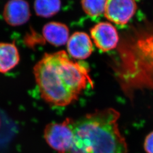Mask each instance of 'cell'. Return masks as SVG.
Returning a JSON list of instances; mask_svg holds the SVG:
<instances>
[{
  "label": "cell",
  "instance_id": "10",
  "mask_svg": "<svg viewBox=\"0 0 153 153\" xmlns=\"http://www.w3.org/2000/svg\"><path fill=\"white\" fill-rule=\"evenodd\" d=\"M61 0H35L34 10L37 16L49 18L60 11Z\"/></svg>",
  "mask_w": 153,
  "mask_h": 153
},
{
  "label": "cell",
  "instance_id": "4",
  "mask_svg": "<svg viewBox=\"0 0 153 153\" xmlns=\"http://www.w3.org/2000/svg\"><path fill=\"white\" fill-rule=\"evenodd\" d=\"M136 10V0H107L104 14L109 21L123 26L129 22Z\"/></svg>",
  "mask_w": 153,
  "mask_h": 153
},
{
  "label": "cell",
  "instance_id": "2",
  "mask_svg": "<svg viewBox=\"0 0 153 153\" xmlns=\"http://www.w3.org/2000/svg\"><path fill=\"white\" fill-rule=\"evenodd\" d=\"M120 114L114 108L98 110L74 122V138L67 153H128L118 121Z\"/></svg>",
  "mask_w": 153,
  "mask_h": 153
},
{
  "label": "cell",
  "instance_id": "14",
  "mask_svg": "<svg viewBox=\"0 0 153 153\" xmlns=\"http://www.w3.org/2000/svg\"><path fill=\"white\" fill-rule=\"evenodd\" d=\"M136 1H140V0H136Z\"/></svg>",
  "mask_w": 153,
  "mask_h": 153
},
{
  "label": "cell",
  "instance_id": "6",
  "mask_svg": "<svg viewBox=\"0 0 153 153\" xmlns=\"http://www.w3.org/2000/svg\"><path fill=\"white\" fill-rule=\"evenodd\" d=\"M2 16L7 25L13 27L22 26L30 18V6L26 0H9L5 5Z\"/></svg>",
  "mask_w": 153,
  "mask_h": 153
},
{
  "label": "cell",
  "instance_id": "11",
  "mask_svg": "<svg viewBox=\"0 0 153 153\" xmlns=\"http://www.w3.org/2000/svg\"><path fill=\"white\" fill-rule=\"evenodd\" d=\"M107 0H81L83 11L92 18L100 16L104 13Z\"/></svg>",
  "mask_w": 153,
  "mask_h": 153
},
{
  "label": "cell",
  "instance_id": "9",
  "mask_svg": "<svg viewBox=\"0 0 153 153\" xmlns=\"http://www.w3.org/2000/svg\"><path fill=\"white\" fill-rule=\"evenodd\" d=\"M20 54L16 43H0V73L5 74L18 65Z\"/></svg>",
  "mask_w": 153,
  "mask_h": 153
},
{
  "label": "cell",
  "instance_id": "5",
  "mask_svg": "<svg viewBox=\"0 0 153 153\" xmlns=\"http://www.w3.org/2000/svg\"><path fill=\"white\" fill-rule=\"evenodd\" d=\"M95 45L103 52L114 49L119 43V37L116 28L108 22H100L90 30Z\"/></svg>",
  "mask_w": 153,
  "mask_h": 153
},
{
  "label": "cell",
  "instance_id": "8",
  "mask_svg": "<svg viewBox=\"0 0 153 153\" xmlns=\"http://www.w3.org/2000/svg\"><path fill=\"white\" fill-rule=\"evenodd\" d=\"M44 39L55 47L61 46L68 43L69 30L67 26L60 22H49L43 28Z\"/></svg>",
  "mask_w": 153,
  "mask_h": 153
},
{
  "label": "cell",
  "instance_id": "7",
  "mask_svg": "<svg viewBox=\"0 0 153 153\" xmlns=\"http://www.w3.org/2000/svg\"><path fill=\"white\" fill-rule=\"evenodd\" d=\"M68 53L78 60H84L91 55L93 45L90 38L86 33L76 32L69 38L67 43Z\"/></svg>",
  "mask_w": 153,
  "mask_h": 153
},
{
  "label": "cell",
  "instance_id": "1",
  "mask_svg": "<svg viewBox=\"0 0 153 153\" xmlns=\"http://www.w3.org/2000/svg\"><path fill=\"white\" fill-rule=\"evenodd\" d=\"M33 71L41 98L52 106L69 105L88 86L93 87L88 68L71 60L64 51L45 53Z\"/></svg>",
  "mask_w": 153,
  "mask_h": 153
},
{
  "label": "cell",
  "instance_id": "12",
  "mask_svg": "<svg viewBox=\"0 0 153 153\" xmlns=\"http://www.w3.org/2000/svg\"><path fill=\"white\" fill-rule=\"evenodd\" d=\"M143 149L146 153H153V131L150 132L145 137Z\"/></svg>",
  "mask_w": 153,
  "mask_h": 153
},
{
  "label": "cell",
  "instance_id": "13",
  "mask_svg": "<svg viewBox=\"0 0 153 153\" xmlns=\"http://www.w3.org/2000/svg\"><path fill=\"white\" fill-rule=\"evenodd\" d=\"M1 119H0V128H1Z\"/></svg>",
  "mask_w": 153,
  "mask_h": 153
},
{
  "label": "cell",
  "instance_id": "3",
  "mask_svg": "<svg viewBox=\"0 0 153 153\" xmlns=\"http://www.w3.org/2000/svg\"><path fill=\"white\" fill-rule=\"evenodd\" d=\"M74 122L71 118H66L62 122L48 124L45 127L44 140L57 153H67L71 148L74 138Z\"/></svg>",
  "mask_w": 153,
  "mask_h": 153
}]
</instances>
